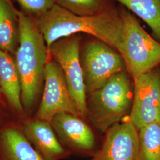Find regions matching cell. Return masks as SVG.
<instances>
[{"label": "cell", "instance_id": "cell-7", "mask_svg": "<svg viewBox=\"0 0 160 160\" xmlns=\"http://www.w3.org/2000/svg\"><path fill=\"white\" fill-rule=\"evenodd\" d=\"M67 113L80 116L72 97L63 71L52 59L46 63L44 76V90L37 113L38 119L49 123L56 114Z\"/></svg>", "mask_w": 160, "mask_h": 160}, {"label": "cell", "instance_id": "cell-10", "mask_svg": "<svg viewBox=\"0 0 160 160\" xmlns=\"http://www.w3.org/2000/svg\"><path fill=\"white\" fill-rule=\"evenodd\" d=\"M139 148L138 130L128 119L109 128L90 160H138Z\"/></svg>", "mask_w": 160, "mask_h": 160}, {"label": "cell", "instance_id": "cell-16", "mask_svg": "<svg viewBox=\"0 0 160 160\" xmlns=\"http://www.w3.org/2000/svg\"><path fill=\"white\" fill-rule=\"evenodd\" d=\"M138 135V160H160V121L142 127Z\"/></svg>", "mask_w": 160, "mask_h": 160}, {"label": "cell", "instance_id": "cell-17", "mask_svg": "<svg viewBox=\"0 0 160 160\" xmlns=\"http://www.w3.org/2000/svg\"><path fill=\"white\" fill-rule=\"evenodd\" d=\"M57 4L83 16L97 15L113 8L110 0H57Z\"/></svg>", "mask_w": 160, "mask_h": 160}, {"label": "cell", "instance_id": "cell-14", "mask_svg": "<svg viewBox=\"0 0 160 160\" xmlns=\"http://www.w3.org/2000/svg\"><path fill=\"white\" fill-rule=\"evenodd\" d=\"M20 40V22L10 0H0V49L15 54Z\"/></svg>", "mask_w": 160, "mask_h": 160}, {"label": "cell", "instance_id": "cell-4", "mask_svg": "<svg viewBox=\"0 0 160 160\" xmlns=\"http://www.w3.org/2000/svg\"><path fill=\"white\" fill-rule=\"evenodd\" d=\"M119 12L123 28L118 51L133 79L160 65V43L147 33L131 12L123 8Z\"/></svg>", "mask_w": 160, "mask_h": 160}, {"label": "cell", "instance_id": "cell-13", "mask_svg": "<svg viewBox=\"0 0 160 160\" xmlns=\"http://www.w3.org/2000/svg\"><path fill=\"white\" fill-rule=\"evenodd\" d=\"M0 88L8 102L18 112L23 110L21 82L15 59L0 49Z\"/></svg>", "mask_w": 160, "mask_h": 160}, {"label": "cell", "instance_id": "cell-2", "mask_svg": "<svg viewBox=\"0 0 160 160\" xmlns=\"http://www.w3.org/2000/svg\"><path fill=\"white\" fill-rule=\"evenodd\" d=\"M18 14L20 40L15 61L21 82L22 102L29 108L36 102L44 82L49 52L34 19L24 12L18 11Z\"/></svg>", "mask_w": 160, "mask_h": 160}, {"label": "cell", "instance_id": "cell-9", "mask_svg": "<svg viewBox=\"0 0 160 160\" xmlns=\"http://www.w3.org/2000/svg\"><path fill=\"white\" fill-rule=\"evenodd\" d=\"M50 123L69 153L92 158L98 150L94 132L79 116L61 113L56 114Z\"/></svg>", "mask_w": 160, "mask_h": 160}, {"label": "cell", "instance_id": "cell-8", "mask_svg": "<svg viewBox=\"0 0 160 160\" xmlns=\"http://www.w3.org/2000/svg\"><path fill=\"white\" fill-rule=\"evenodd\" d=\"M133 80V98L128 119L139 130L160 121V65Z\"/></svg>", "mask_w": 160, "mask_h": 160}, {"label": "cell", "instance_id": "cell-12", "mask_svg": "<svg viewBox=\"0 0 160 160\" xmlns=\"http://www.w3.org/2000/svg\"><path fill=\"white\" fill-rule=\"evenodd\" d=\"M1 160H45L29 140L13 128L5 130L1 137Z\"/></svg>", "mask_w": 160, "mask_h": 160}, {"label": "cell", "instance_id": "cell-3", "mask_svg": "<svg viewBox=\"0 0 160 160\" xmlns=\"http://www.w3.org/2000/svg\"><path fill=\"white\" fill-rule=\"evenodd\" d=\"M130 75L127 70L123 71L89 94L87 118L98 131L106 133L130 114L133 98V82L132 84Z\"/></svg>", "mask_w": 160, "mask_h": 160}, {"label": "cell", "instance_id": "cell-11", "mask_svg": "<svg viewBox=\"0 0 160 160\" xmlns=\"http://www.w3.org/2000/svg\"><path fill=\"white\" fill-rule=\"evenodd\" d=\"M25 136L45 160H60L69 152L58 139L50 123L38 120L28 122Z\"/></svg>", "mask_w": 160, "mask_h": 160}, {"label": "cell", "instance_id": "cell-18", "mask_svg": "<svg viewBox=\"0 0 160 160\" xmlns=\"http://www.w3.org/2000/svg\"><path fill=\"white\" fill-rule=\"evenodd\" d=\"M24 13L38 17L51 10L57 0H16Z\"/></svg>", "mask_w": 160, "mask_h": 160}, {"label": "cell", "instance_id": "cell-15", "mask_svg": "<svg viewBox=\"0 0 160 160\" xmlns=\"http://www.w3.org/2000/svg\"><path fill=\"white\" fill-rule=\"evenodd\" d=\"M147 23L160 43V0H114Z\"/></svg>", "mask_w": 160, "mask_h": 160}, {"label": "cell", "instance_id": "cell-1", "mask_svg": "<svg viewBox=\"0 0 160 160\" xmlns=\"http://www.w3.org/2000/svg\"><path fill=\"white\" fill-rule=\"evenodd\" d=\"M48 48L56 41L79 33L90 34L118 51L123 23L114 8L94 16H78L55 4L34 19Z\"/></svg>", "mask_w": 160, "mask_h": 160}, {"label": "cell", "instance_id": "cell-5", "mask_svg": "<svg viewBox=\"0 0 160 160\" xmlns=\"http://www.w3.org/2000/svg\"><path fill=\"white\" fill-rule=\"evenodd\" d=\"M80 62L87 94L97 90L113 75L126 69L120 53L97 39L88 40L80 48Z\"/></svg>", "mask_w": 160, "mask_h": 160}, {"label": "cell", "instance_id": "cell-6", "mask_svg": "<svg viewBox=\"0 0 160 160\" xmlns=\"http://www.w3.org/2000/svg\"><path fill=\"white\" fill-rule=\"evenodd\" d=\"M80 48L81 37L76 34L56 41L48 49L52 59L62 69L80 116L84 120L87 118V92L80 62Z\"/></svg>", "mask_w": 160, "mask_h": 160}]
</instances>
